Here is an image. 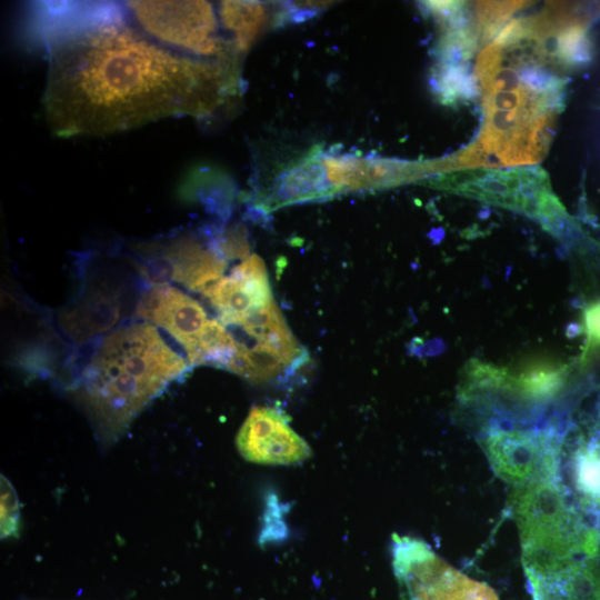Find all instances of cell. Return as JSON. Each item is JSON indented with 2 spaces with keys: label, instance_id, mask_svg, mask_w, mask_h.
<instances>
[{
  "label": "cell",
  "instance_id": "6da1fadb",
  "mask_svg": "<svg viewBox=\"0 0 600 600\" xmlns=\"http://www.w3.org/2000/svg\"><path fill=\"white\" fill-rule=\"evenodd\" d=\"M48 62L42 109L59 138L104 137L163 120H209L242 93L240 67L183 53L149 34L123 1L33 6Z\"/></svg>",
  "mask_w": 600,
  "mask_h": 600
},
{
  "label": "cell",
  "instance_id": "7a4b0ae2",
  "mask_svg": "<svg viewBox=\"0 0 600 600\" xmlns=\"http://www.w3.org/2000/svg\"><path fill=\"white\" fill-rule=\"evenodd\" d=\"M189 367L153 324L133 323L103 338L71 393L99 442L111 446Z\"/></svg>",
  "mask_w": 600,
  "mask_h": 600
},
{
  "label": "cell",
  "instance_id": "3957f363",
  "mask_svg": "<svg viewBox=\"0 0 600 600\" xmlns=\"http://www.w3.org/2000/svg\"><path fill=\"white\" fill-rule=\"evenodd\" d=\"M132 19L161 42L193 57L239 66L218 4L209 1H123Z\"/></svg>",
  "mask_w": 600,
  "mask_h": 600
},
{
  "label": "cell",
  "instance_id": "277c9868",
  "mask_svg": "<svg viewBox=\"0 0 600 600\" xmlns=\"http://www.w3.org/2000/svg\"><path fill=\"white\" fill-rule=\"evenodd\" d=\"M141 273L156 284L173 281L189 290L204 292L222 278L227 260L219 251L214 231L183 232L138 247Z\"/></svg>",
  "mask_w": 600,
  "mask_h": 600
},
{
  "label": "cell",
  "instance_id": "5b68a950",
  "mask_svg": "<svg viewBox=\"0 0 600 600\" xmlns=\"http://www.w3.org/2000/svg\"><path fill=\"white\" fill-rule=\"evenodd\" d=\"M392 559L409 600H498L489 586L451 567L422 540L394 536Z\"/></svg>",
  "mask_w": 600,
  "mask_h": 600
},
{
  "label": "cell",
  "instance_id": "8992f818",
  "mask_svg": "<svg viewBox=\"0 0 600 600\" xmlns=\"http://www.w3.org/2000/svg\"><path fill=\"white\" fill-rule=\"evenodd\" d=\"M236 442L246 460L261 464L299 463L311 452L307 442L291 428L289 417L272 407H253Z\"/></svg>",
  "mask_w": 600,
  "mask_h": 600
},
{
  "label": "cell",
  "instance_id": "52a82bcc",
  "mask_svg": "<svg viewBox=\"0 0 600 600\" xmlns=\"http://www.w3.org/2000/svg\"><path fill=\"white\" fill-rule=\"evenodd\" d=\"M519 173V172H518ZM491 174L484 178H459L448 182L449 188L497 204L521 210L551 224L560 217V206L552 197L541 174L532 171Z\"/></svg>",
  "mask_w": 600,
  "mask_h": 600
},
{
  "label": "cell",
  "instance_id": "ba28073f",
  "mask_svg": "<svg viewBox=\"0 0 600 600\" xmlns=\"http://www.w3.org/2000/svg\"><path fill=\"white\" fill-rule=\"evenodd\" d=\"M137 316L168 332L183 348L188 363L211 320L198 301L169 284H156L146 291L138 302Z\"/></svg>",
  "mask_w": 600,
  "mask_h": 600
},
{
  "label": "cell",
  "instance_id": "9c48e42d",
  "mask_svg": "<svg viewBox=\"0 0 600 600\" xmlns=\"http://www.w3.org/2000/svg\"><path fill=\"white\" fill-rule=\"evenodd\" d=\"M203 294L218 310L220 321L227 327H238L273 300L266 264L258 254L246 258L229 276L210 286Z\"/></svg>",
  "mask_w": 600,
  "mask_h": 600
},
{
  "label": "cell",
  "instance_id": "30bf717a",
  "mask_svg": "<svg viewBox=\"0 0 600 600\" xmlns=\"http://www.w3.org/2000/svg\"><path fill=\"white\" fill-rule=\"evenodd\" d=\"M331 196L389 187L412 176L404 164L372 156L329 150L316 153Z\"/></svg>",
  "mask_w": 600,
  "mask_h": 600
},
{
  "label": "cell",
  "instance_id": "8fae6325",
  "mask_svg": "<svg viewBox=\"0 0 600 600\" xmlns=\"http://www.w3.org/2000/svg\"><path fill=\"white\" fill-rule=\"evenodd\" d=\"M218 12L221 27L234 51L242 58L271 20L269 6L261 1H220Z\"/></svg>",
  "mask_w": 600,
  "mask_h": 600
},
{
  "label": "cell",
  "instance_id": "7c38bea8",
  "mask_svg": "<svg viewBox=\"0 0 600 600\" xmlns=\"http://www.w3.org/2000/svg\"><path fill=\"white\" fill-rule=\"evenodd\" d=\"M238 327L258 343L277 350L296 364L302 366L308 360L307 351L291 333L273 300L250 314Z\"/></svg>",
  "mask_w": 600,
  "mask_h": 600
},
{
  "label": "cell",
  "instance_id": "4fadbf2b",
  "mask_svg": "<svg viewBox=\"0 0 600 600\" xmlns=\"http://www.w3.org/2000/svg\"><path fill=\"white\" fill-rule=\"evenodd\" d=\"M300 367L277 350L257 342L250 348L239 343L238 351L226 370L251 382H266L286 379Z\"/></svg>",
  "mask_w": 600,
  "mask_h": 600
},
{
  "label": "cell",
  "instance_id": "5bb4252c",
  "mask_svg": "<svg viewBox=\"0 0 600 600\" xmlns=\"http://www.w3.org/2000/svg\"><path fill=\"white\" fill-rule=\"evenodd\" d=\"M214 239L219 251L226 260L249 257V233L243 223L237 222L214 231Z\"/></svg>",
  "mask_w": 600,
  "mask_h": 600
},
{
  "label": "cell",
  "instance_id": "9a60e30c",
  "mask_svg": "<svg viewBox=\"0 0 600 600\" xmlns=\"http://www.w3.org/2000/svg\"><path fill=\"white\" fill-rule=\"evenodd\" d=\"M20 531V506L18 494L8 480L1 474V539L17 537Z\"/></svg>",
  "mask_w": 600,
  "mask_h": 600
},
{
  "label": "cell",
  "instance_id": "2e32d148",
  "mask_svg": "<svg viewBox=\"0 0 600 600\" xmlns=\"http://www.w3.org/2000/svg\"><path fill=\"white\" fill-rule=\"evenodd\" d=\"M332 1H283L274 14L277 24L303 22L330 7Z\"/></svg>",
  "mask_w": 600,
  "mask_h": 600
},
{
  "label": "cell",
  "instance_id": "e0dca14e",
  "mask_svg": "<svg viewBox=\"0 0 600 600\" xmlns=\"http://www.w3.org/2000/svg\"><path fill=\"white\" fill-rule=\"evenodd\" d=\"M583 326L587 336L584 357L590 348L600 347V300H596L586 307Z\"/></svg>",
  "mask_w": 600,
  "mask_h": 600
}]
</instances>
